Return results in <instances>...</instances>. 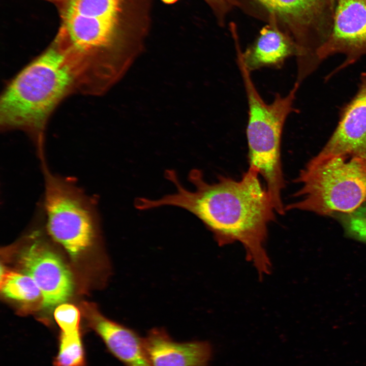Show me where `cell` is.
I'll return each mask as SVG.
<instances>
[{
  "label": "cell",
  "mask_w": 366,
  "mask_h": 366,
  "mask_svg": "<svg viewBox=\"0 0 366 366\" xmlns=\"http://www.w3.org/2000/svg\"><path fill=\"white\" fill-rule=\"evenodd\" d=\"M23 273L30 276L39 288L42 306L51 310L72 295V274L61 258L39 240L26 247L19 256Z\"/></svg>",
  "instance_id": "cell-8"
},
{
  "label": "cell",
  "mask_w": 366,
  "mask_h": 366,
  "mask_svg": "<svg viewBox=\"0 0 366 366\" xmlns=\"http://www.w3.org/2000/svg\"><path fill=\"white\" fill-rule=\"evenodd\" d=\"M292 39L277 26L261 29L254 43L241 52L243 62L251 72L263 67L280 68L289 57L296 55Z\"/></svg>",
  "instance_id": "cell-13"
},
{
  "label": "cell",
  "mask_w": 366,
  "mask_h": 366,
  "mask_svg": "<svg viewBox=\"0 0 366 366\" xmlns=\"http://www.w3.org/2000/svg\"><path fill=\"white\" fill-rule=\"evenodd\" d=\"M124 0H60L58 42L87 72L100 74L128 57Z\"/></svg>",
  "instance_id": "cell-3"
},
{
  "label": "cell",
  "mask_w": 366,
  "mask_h": 366,
  "mask_svg": "<svg viewBox=\"0 0 366 366\" xmlns=\"http://www.w3.org/2000/svg\"><path fill=\"white\" fill-rule=\"evenodd\" d=\"M165 175L176 191L157 199L139 198L135 202L137 209L164 206L184 209L202 222L220 246L242 244L248 260L260 276L270 272L264 245L268 224L276 219V211L256 171L249 168L239 180L220 175L210 183L201 170L194 169L188 176L194 187L192 191L181 184L174 170H167Z\"/></svg>",
  "instance_id": "cell-1"
},
{
  "label": "cell",
  "mask_w": 366,
  "mask_h": 366,
  "mask_svg": "<svg viewBox=\"0 0 366 366\" xmlns=\"http://www.w3.org/2000/svg\"><path fill=\"white\" fill-rule=\"evenodd\" d=\"M82 308L89 326L125 366H151L144 350V338L137 332L106 318L93 304L83 302Z\"/></svg>",
  "instance_id": "cell-10"
},
{
  "label": "cell",
  "mask_w": 366,
  "mask_h": 366,
  "mask_svg": "<svg viewBox=\"0 0 366 366\" xmlns=\"http://www.w3.org/2000/svg\"><path fill=\"white\" fill-rule=\"evenodd\" d=\"M1 291L7 297L24 303H32L41 298V291L28 275L1 269Z\"/></svg>",
  "instance_id": "cell-14"
},
{
  "label": "cell",
  "mask_w": 366,
  "mask_h": 366,
  "mask_svg": "<svg viewBox=\"0 0 366 366\" xmlns=\"http://www.w3.org/2000/svg\"><path fill=\"white\" fill-rule=\"evenodd\" d=\"M165 3L170 4L175 3L177 0H162Z\"/></svg>",
  "instance_id": "cell-18"
},
{
  "label": "cell",
  "mask_w": 366,
  "mask_h": 366,
  "mask_svg": "<svg viewBox=\"0 0 366 366\" xmlns=\"http://www.w3.org/2000/svg\"><path fill=\"white\" fill-rule=\"evenodd\" d=\"M273 14L294 27L293 41L296 58L308 61L316 56L309 36V27L321 13L324 0H255Z\"/></svg>",
  "instance_id": "cell-12"
},
{
  "label": "cell",
  "mask_w": 366,
  "mask_h": 366,
  "mask_svg": "<svg viewBox=\"0 0 366 366\" xmlns=\"http://www.w3.org/2000/svg\"><path fill=\"white\" fill-rule=\"evenodd\" d=\"M206 1L207 2V3H208L209 4H211L212 5H216V4H215L216 3L218 0H206Z\"/></svg>",
  "instance_id": "cell-19"
},
{
  "label": "cell",
  "mask_w": 366,
  "mask_h": 366,
  "mask_svg": "<svg viewBox=\"0 0 366 366\" xmlns=\"http://www.w3.org/2000/svg\"><path fill=\"white\" fill-rule=\"evenodd\" d=\"M81 87L75 63L54 40L5 88L0 101L1 127L4 131L25 132L44 161L45 131L50 114L63 98L80 92Z\"/></svg>",
  "instance_id": "cell-2"
},
{
  "label": "cell",
  "mask_w": 366,
  "mask_h": 366,
  "mask_svg": "<svg viewBox=\"0 0 366 366\" xmlns=\"http://www.w3.org/2000/svg\"><path fill=\"white\" fill-rule=\"evenodd\" d=\"M144 348L151 366H208L212 354L209 342H177L160 327L148 331Z\"/></svg>",
  "instance_id": "cell-11"
},
{
  "label": "cell",
  "mask_w": 366,
  "mask_h": 366,
  "mask_svg": "<svg viewBox=\"0 0 366 366\" xmlns=\"http://www.w3.org/2000/svg\"><path fill=\"white\" fill-rule=\"evenodd\" d=\"M44 179L42 209L47 231L76 259L94 242L99 213L95 203L73 181L41 165Z\"/></svg>",
  "instance_id": "cell-6"
},
{
  "label": "cell",
  "mask_w": 366,
  "mask_h": 366,
  "mask_svg": "<svg viewBox=\"0 0 366 366\" xmlns=\"http://www.w3.org/2000/svg\"><path fill=\"white\" fill-rule=\"evenodd\" d=\"M295 182L297 201L285 211L299 210L332 217L366 203V156L317 155L301 170Z\"/></svg>",
  "instance_id": "cell-5"
},
{
  "label": "cell",
  "mask_w": 366,
  "mask_h": 366,
  "mask_svg": "<svg viewBox=\"0 0 366 366\" xmlns=\"http://www.w3.org/2000/svg\"><path fill=\"white\" fill-rule=\"evenodd\" d=\"M236 58L248 100L246 135L249 168L263 178L276 212L284 215L285 210L282 192L285 181L281 162V139L287 117L296 111L293 104L300 85L295 82L287 95L277 94L272 102L267 104L256 89L240 50L236 51Z\"/></svg>",
  "instance_id": "cell-4"
},
{
  "label": "cell",
  "mask_w": 366,
  "mask_h": 366,
  "mask_svg": "<svg viewBox=\"0 0 366 366\" xmlns=\"http://www.w3.org/2000/svg\"><path fill=\"white\" fill-rule=\"evenodd\" d=\"M332 217L341 225L347 237L366 243V203L351 212L337 214Z\"/></svg>",
  "instance_id": "cell-16"
},
{
  "label": "cell",
  "mask_w": 366,
  "mask_h": 366,
  "mask_svg": "<svg viewBox=\"0 0 366 366\" xmlns=\"http://www.w3.org/2000/svg\"><path fill=\"white\" fill-rule=\"evenodd\" d=\"M54 366H86L85 351L79 330L71 333L61 332L58 351Z\"/></svg>",
  "instance_id": "cell-15"
},
{
  "label": "cell",
  "mask_w": 366,
  "mask_h": 366,
  "mask_svg": "<svg viewBox=\"0 0 366 366\" xmlns=\"http://www.w3.org/2000/svg\"><path fill=\"white\" fill-rule=\"evenodd\" d=\"M54 316L62 332L68 333L79 329L80 314L74 306L68 303H62L56 307Z\"/></svg>",
  "instance_id": "cell-17"
},
{
  "label": "cell",
  "mask_w": 366,
  "mask_h": 366,
  "mask_svg": "<svg viewBox=\"0 0 366 366\" xmlns=\"http://www.w3.org/2000/svg\"><path fill=\"white\" fill-rule=\"evenodd\" d=\"M318 155L366 156V72L361 73L356 93L343 108L336 128Z\"/></svg>",
  "instance_id": "cell-9"
},
{
  "label": "cell",
  "mask_w": 366,
  "mask_h": 366,
  "mask_svg": "<svg viewBox=\"0 0 366 366\" xmlns=\"http://www.w3.org/2000/svg\"><path fill=\"white\" fill-rule=\"evenodd\" d=\"M338 54L345 59L326 76V81L366 56V0H338L332 27L317 55L321 63Z\"/></svg>",
  "instance_id": "cell-7"
}]
</instances>
